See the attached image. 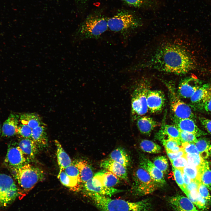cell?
I'll list each match as a JSON object with an SVG mask.
<instances>
[{
  "label": "cell",
  "mask_w": 211,
  "mask_h": 211,
  "mask_svg": "<svg viewBox=\"0 0 211 211\" xmlns=\"http://www.w3.org/2000/svg\"><path fill=\"white\" fill-rule=\"evenodd\" d=\"M181 37L162 39L147 53L142 60L130 68L147 69L183 75L195 67L194 60Z\"/></svg>",
  "instance_id": "obj_1"
},
{
  "label": "cell",
  "mask_w": 211,
  "mask_h": 211,
  "mask_svg": "<svg viewBox=\"0 0 211 211\" xmlns=\"http://www.w3.org/2000/svg\"><path fill=\"white\" fill-rule=\"evenodd\" d=\"M84 192L100 211L152 210V205L148 199L130 202L121 199H112L95 193L86 191Z\"/></svg>",
  "instance_id": "obj_2"
},
{
  "label": "cell",
  "mask_w": 211,
  "mask_h": 211,
  "mask_svg": "<svg viewBox=\"0 0 211 211\" xmlns=\"http://www.w3.org/2000/svg\"><path fill=\"white\" fill-rule=\"evenodd\" d=\"M107 20L101 16H88L73 33L72 42L99 38L108 29Z\"/></svg>",
  "instance_id": "obj_3"
},
{
  "label": "cell",
  "mask_w": 211,
  "mask_h": 211,
  "mask_svg": "<svg viewBox=\"0 0 211 211\" xmlns=\"http://www.w3.org/2000/svg\"><path fill=\"white\" fill-rule=\"evenodd\" d=\"M108 29L126 38L132 31L142 26V17L134 13L121 12L107 20Z\"/></svg>",
  "instance_id": "obj_4"
},
{
  "label": "cell",
  "mask_w": 211,
  "mask_h": 211,
  "mask_svg": "<svg viewBox=\"0 0 211 211\" xmlns=\"http://www.w3.org/2000/svg\"><path fill=\"white\" fill-rule=\"evenodd\" d=\"M135 87L131 97V114L134 120L143 116L148 110L147 96L150 90V82L148 79L142 78Z\"/></svg>",
  "instance_id": "obj_5"
},
{
  "label": "cell",
  "mask_w": 211,
  "mask_h": 211,
  "mask_svg": "<svg viewBox=\"0 0 211 211\" xmlns=\"http://www.w3.org/2000/svg\"><path fill=\"white\" fill-rule=\"evenodd\" d=\"M14 178L21 189L28 192L39 182L45 179L44 172L39 168L28 164L22 167L12 170Z\"/></svg>",
  "instance_id": "obj_6"
},
{
  "label": "cell",
  "mask_w": 211,
  "mask_h": 211,
  "mask_svg": "<svg viewBox=\"0 0 211 211\" xmlns=\"http://www.w3.org/2000/svg\"><path fill=\"white\" fill-rule=\"evenodd\" d=\"M19 189L11 177L0 173V209L11 204L19 195Z\"/></svg>",
  "instance_id": "obj_7"
},
{
  "label": "cell",
  "mask_w": 211,
  "mask_h": 211,
  "mask_svg": "<svg viewBox=\"0 0 211 211\" xmlns=\"http://www.w3.org/2000/svg\"><path fill=\"white\" fill-rule=\"evenodd\" d=\"M133 179V190L138 195L144 196L150 194L159 187L148 172L139 166L134 173Z\"/></svg>",
  "instance_id": "obj_8"
},
{
  "label": "cell",
  "mask_w": 211,
  "mask_h": 211,
  "mask_svg": "<svg viewBox=\"0 0 211 211\" xmlns=\"http://www.w3.org/2000/svg\"><path fill=\"white\" fill-rule=\"evenodd\" d=\"M165 84L168 90L170 106L174 118L195 119V115L191 108L181 100L173 86L168 83H166Z\"/></svg>",
  "instance_id": "obj_9"
},
{
  "label": "cell",
  "mask_w": 211,
  "mask_h": 211,
  "mask_svg": "<svg viewBox=\"0 0 211 211\" xmlns=\"http://www.w3.org/2000/svg\"><path fill=\"white\" fill-rule=\"evenodd\" d=\"M28 162L17 143L9 144L4 161L6 166L13 170L28 164Z\"/></svg>",
  "instance_id": "obj_10"
},
{
  "label": "cell",
  "mask_w": 211,
  "mask_h": 211,
  "mask_svg": "<svg viewBox=\"0 0 211 211\" xmlns=\"http://www.w3.org/2000/svg\"><path fill=\"white\" fill-rule=\"evenodd\" d=\"M201 81L192 76L182 80L178 86L177 93L185 98H190L202 85Z\"/></svg>",
  "instance_id": "obj_11"
},
{
  "label": "cell",
  "mask_w": 211,
  "mask_h": 211,
  "mask_svg": "<svg viewBox=\"0 0 211 211\" xmlns=\"http://www.w3.org/2000/svg\"><path fill=\"white\" fill-rule=\"evenodd\" d=\"M139 166L148 172L151 178L159 187L165 184L166 181L163 173L148 158L143 156H141Z\"/></svg>",
  "instance_id": "obj_12"
},
{
  "label": "cell",
  "mask_w": 211,
  "mask_h": 211,
  "mask_svg": "<svg viewBox=\"0 0 211 211\" xmlns=\"http://www.w3.org/2000/svg\"><path fill=\"white\" fill-rule=\"evenodd\" d=\"M147 102L148 110L152 113L159 112L165 105L164 94L160 90H150L147 95Z\"/></svg>",
  "instance_id": "obj_13"
},
{
  "label": "cell",
  "mask_w": 211,
  "mask_h": 211,
  "mask_svg": "<svg viewBox=\"0 0 211 211\" xmlns=\"http://www.w3.org/2000/svg\"><path fill=\"white\" fill-rule=\"evenodd\" d=\"M168 202L174 211H199L187 197L182 195L172 196Z\"/></svg>",
  "instance_id": "obj_14"
},
{
  "label": "cell",
  "mask_w": 211,
  "mask_h": 211,
  "mask_svg": "<svg viewBox=\"0 0 211 211\" xmlns=\"http://www.w3.org/2000/svg\"><path fill=\"white\" fill-rule=\"evenodd\" d=\"M175 125L181 131L194 134L196 137L207 135V133L200 129L194 120L189 118L178 119L174 118Z\"/></svg>",
  "instance_id": "obj_15"
},
{
  "label": "cell",
  "mask_w": 211,
  "mask_h": 211,
  "mask_svg": "<svg viewBox=\"0 0 211 211\" xmlns=\"http://www.w3.org/2000/svg\"><path fill=\"white\" fill-rule=\"evenodd\" d=\"M100 166L111 172L118 178L125 180L128 179L126 167L110 158L102 160Z\"/></svg>",
  "instance_id": "obj_16"
},
{
  "label": "cell",
  "mask_w": 211,
  "mask_h": 211,
  "mask_svg": "<svg viewBox=\"0 0 211 211\" xmlns=\"http://www.w3.org/2000/svg\"><path fill=\"white\" fill-rule=\"evenodd\" d=\"M19 119L18 115L11 113L3 123L1 131L2 136L10 137L17 134Z\"/></svg>",
  "instance_id": "obj_17"
},
{
  "label": "cell",
  "mask_w": 211,
  "mask_h": 211,
  "mask_svg": "<svg viewBox=\"0 0 211 211\" xmlns=\"http://www.w3.org/2000/svg\"><path fill=\"white\" fill-rule=\"evenodd\" d=\"M18 144L28 161L34 158L38 152V147L31 139L23 138Z\"/></svg>",
  "instance_id": "obj_18"
},
{
  "label": "cell",
  "mask_w": 211,
  "mask_h": 211,
  "mask_svg": "<svg viewBox=\"0 0 211 211\" xmlns=\"http://www.w3.org/2000/svg\"><path fill=\"white\" fill-rule=\"evenodd\" d=\"M156 137L161 141L172 138L180 140V131L175 125L164 124L157 133Z\"/></svg>",
  "instance_id": "obj_19"
},
{
  "label": "cell",
  "mask_w": 211,
  "mask_h": 211,
  "mask_svg": "<svg viewBox=\"0 0 211 211\" xmlns=\"http://www.w3.org/2000/svg\"><path fill=\"white\" fill-rule=\"evenodd\" d=\"M136 120L137 125L139 130L141 133L145 135L150 134L159 125L152 118L147 116H141Z\"/></svg>",
  "instance_id": "obj_20"
},
{
  "label": "cell",
  "mask_w": 211,
  "mask_h": 211,
  "mask_svg": "<svg viewBox=\"0 0 211 211\" xmlns=\"http://www.w3.org/2000/svg\"><path fill=\"white\" fill-rule=\"evenodd\" d=\"M31 138L38 148L45 147L48 141L46 124H45L33 129Z\"/></svg>",
  "instance_id": "obj_21"
},
{
  "label": "cell",
  "mask_w": 211,
  "mask_h": 211,
  "mask_svg": "<svg viewBox=\"0 0 211 211\" xmlns=\"http://www.w3.org/2000/svg\"><path fill=\"white\" fill-rule=\"evenodd\" d=\"M84 191L95 193L103 195L111 196L113 195L122 191V190L113 187H109L99 185H93L88 180L84 184L83 186Z\"/></svg>",
  "instance_id": "obj_22"
},
{
  "label": "cell",
  "mask_w": 211,
  "mask_h": 211,
  "mask_svg": "<svg viewBox=\"0 0 211 211\" xmlns=\"http://www.w3.org/2000/svg\"><path fill=\"white\" fill-rule=\"evenodd\" d=\"M19 121L21 123L28 125L32 129L45 123L41 117L36 113H26L21 114Z\"/></svg>",
  "instance_id": "obj_23"
},
{
  "label": "cell",
  "mask_w": 211,
  "mask_h": 211,
  "mask_svg": "<svg viewBox=\"0 0 211 211\" xmlns=\"http://www.w3.org/2000/svg\"><path fill=\"white\" fill-rule=\"evenodd\" d=\"M104 186L112 187L120 182L118 177L108 171H103L95 174L94 176Z\"/></svg>",
  "instance_id": "obj_24"
},
{
  "label": "cell",
  "mask_w": 211,
  "mask_h": 211,
  "mask_svg": "<svg viewBox=\"0 0 211 211\" xmlns=\"http://www.w3.org/2000/svg\"><path fill=\"white\" fill-rule=\"evenodd\" d=\"M55 142L56 147L57 161L60 172L72 163L70 157L65 151L59 142L56 140Z\"/></svg>",
  "instance_id": "obj_25"
},
{
  "label": "cell",
  "mask_w": 211,
  "mask_h": 211,
  "mask_svg": "<svg viewBox=\"0 0 211 211\" xmlns=\"http://www.w3.org/2000/svg\"><path fill=\"white\" fill-rule=\"evenodd\" d=\"M61 183L74 191H78L81 188V183L76 179L68 176L64 170L59 172L57 176Z\"/></svg>",
  "instance_id": "obj_26"
},
{
  "label": "cell",
  "mask_w": 211,
  "mask_h": 211,
  "mask_svg": "<svg viewBox=\"0 0 211 211\" xmlns=\"http://www.w3.org/2000/svg\"><path fill=\"white\" fill-rule=\"evenodd\" d=\"M74 164L79 170L81 183L84 184L93 177L92 168L86 161H81Z\"/></svg>",
  "instance_id": "obj_27"
},
{
  "label": "cell",
  "mask_w": 211,
  "mask_h": 211,
  "mask_svg": "<svg viewBox=\"0 0 211 211\" xmlns=\"http://www.w3.org/2000/svg\"><path fill=\"white\" fill-rule=\"evenodd\" d=\"M199 154L204 159L208 158L211 155V144L210 141L205 137H200L195 144Z\"/></svg>",
  "instance_id": "obj_28"
},
{
  "label": "cell",
  "mask_w": 211,
  "mask_h": 211,
  "mask_svg": "<svg viewBox=\"0 0 211 211\" xmlns=\"http://www.w3.org/2000/svg\"><path fill=\"white\" fill-rule=\"evenodd\" d=\"M109 158L125 167L129 164V157L125 150L121 147H118L112 151Z\"/></svg>",
  "instance_id": "obj_29"
},
{
  "label": "cell",
  "mask_w": 211,
  "mask_h": 211,
  "mask_svg": "<svg viewBox=\"0 0 211 211\" xmlns=\"http://www.w3.org/2000/svg\"><path fill=\"white\" fill-rule=\"evenodd\" d=\"M200 178L201 182L211 190V170L208 161L205 160L202 167Z\"/></svg>",
  "instance_id": "obj_30"
},
{
  "label": "cell",
  "mask_w": 211,
  "mask_h": 211,
  "mask_svg": "<svg viewBox=\"0 0 211 211\" xmlns=\"http://www.w3.org/2000/svg\"><path fill=\"white\" fill-rule=\"evenodd\" d=\"M210 86L209 84H205L197 89L190 97L191 103L193 104L201 103Z\"/></svg>",
  "instance_id": "obj_31"
},
{
  "label": "cell",
  "mask_w": 211,
  "mask_h": 211,
  "mask_svg": "<svg viewBox=\"0 0 211 211\" xmlns=\"http://www.w3.org/2000/svg\"><path fill=\"white\" fill-rule=\"evenodd\" d=\"M139 145L141 149L145 152L152 154H157L161 152V147L150 140H143L140 142Z\"/></svg>",
  "instance_id": "obj_32"
},
{
  "label": "cell",
  "mask_w": 211,
  "mask_h": 211,
  "mask_svg": "<svg viewBox=\"0 0 211 211\" xmlns=\"http://www.w3.org/2000/svg\"><path fill=\"white\" fill-rule=\"evenodd\" d=\"M202 167H195L187 164L182 171L192 180H195L201 182Z\"/></svg>",
  "instance_id": "obj_33"
},
{
  "label": "cell",
  "mask_w": 211,
  "mask_h": 211,
  "mask_svg": "<svg viewBox=\"0 0 211 211\" xmlns=\"http://www.w3.org/2000/svg\"><path fill=\"white\" fill-rule=\"evenodd\" d=\"M186 158L188 165L197 167H202L205 161L199 154H187Z\"/></svg>",
  "instance_id": "obj_34"
},
{
  "label": "cell",
  "mask_w": 211,
  "mask_h": 211,
  "mask_svg": "<svg viewBox=\"0 0 211 211\" xmlns=\"http://www.w3.org/2000/svg\"><path fill=\"white\" fill-rule=\"evenodd\" d=\"M154 165L163 173L166 174L168 171L169 164L167 159L164 156H158L153 160Z\"/></svg>",
  "instance_id": "obj_35"
},
{
  "label": "cell",
  "mask_w": 211,
  "mask_h": 211,
  "mask_svg": "<svg viewBox=\"0 0 211 211\" xmlns=\"http://www.w3.org/2000/svg\"><path fill=\"white\" fill-rule=\"evenodd\" d=\"M172 169L174 178L177 183L181 190L185 193L186 192V186L183 182L182 175V169L173 167Z\"/></svg>",
  "instance_id": "obj_36"
},
{
  "label": "cell",
  "mask_w": 211,
  "mask_h": 211,
  "mask_svg": "<svg viewBox=\"0 0 211 211\" xmlns=\"http://www.w3.org/2000/svg\"><path fill=\"white\" fill-rule=\"evenodd\" d=\"M64 170L68 176L76 179L81 183L79 170L74 164L72 163Z\"/></svg>",
  "instance_id": "obj_37"
},
{
  "label": "cell",
  "mask_w": 211,
  "mask_h": 211,
  "mask_svg": "<svg viewBox=\"0 0 211 211\" xmlns=\"http://www.w3.org/2000/svg\"><path fill=\"white\" fill-rule=\"evenodd\" d=\"M32 130L28 125L21 123L18 125L17 134L23 138L31 139Z\"/></svg>",
  "instance_id": "obj_38"
},
{
  "label": "cell",
  "mask_w": 211,
  "mask_h": 211,
  "mask_svg": "<svg viewBox=\"0 0 211 211\" xmlns=\"http://www.w3.org/2000/svg\"><path fill=\"white\" fill-rule=\"evenodd\" d=\"M180 130V140L181 143L185 142L195 144L197 141L196 136L193 134Z\"/></svg>",
  "instance_id": "obj_39"
},
{
  "label": "cell",
  "mask_w": 211,
  "mask_h": 211,
  "mask_svg": "<svg viewBox=\"0 0 211 211\" xmlns=\"http://www.w3.org/2000/svg\"><path fill=\"white\" fill-rule=\"evenodd\" d=\"M166 152H169L174 147L180 146L181 142L180 140L170 138L161 141Z\"/></svg>",
  "instance_id": "obj_40"
},
{
  "label": "cell",
  "mask_w": 211,
  "mask_h": 211,
  "mask_svg": "<svg viewBox=\"0 0 211 211\" xmlns=\"http://www.w3.org/2000/svg\"><path fill=\"white\" fill-rule=\"evenodd\" d=\"M201 105L207 112H211V86L207 89V93L201 102Z\"/></svg>",
  "instance_id": "obj_41"
},
{
  "label": "cell",
  "mask_w": 211,
  "mask_h": 211,
  "mask_svg": "<svg viewBox=\"0 0 211 211\" xmlns=\"http://www.w3.org/2000/svg\"><path fill=\"white\" fill-rule=\"evenodd\" d=\"M171 162L173 167L183 169L187 165L186 155L177 158Z\"/></svg>",
  "instance_id": "obj_42"
},
{
  "label": "cell",
  "mask_w": 211,
  "mask_h": 211,
  "mask_svg": "<svg viewBox=\"0 0 211 211\" xmlns=\"http://www.w3.org/2000/svg\"><path fill=\"white\" fill-rule=\"evenodd\" d=\"M181 147L187 154H199L198 149L195 144L186 142L182 143Z\"/></svg>",
  "instance_id": "obj_43"
},
{
  "label": "cell",
  "mask_w": 211,
  "mask_h": 211,
  "mask_svg": "<svg viewBox=\"0 0 211 211\" xmlns=\"http://www.w3.org/2000/svg\"><path fill=\"white\" fill-rule=\"evenodd\" d=\"M198 191L200 195L207 202L210 201L211 196L208 188L201 182L199 184Z\"/></svg>",
  "instance_id": "obj_44"
},
{
  "label": "cell",
  "mask_w": 211,
  "mask_h": 211,
  "mask_svg": "<svg viewBox=\"0 0 211 211\" xmlns=\"http://www.w3.org/2000/svg\"><path fill=\"white\" fill-rule=\"evenodd\" d=\"M202 125L211 135V120L203 117H199Z\"/></svg>",
  "instance_id": "obj_45"
},
{
  "label": "cell",
  "mask_w": 211,
  "mask_h": 211,
  "mask_svg": "<svg viewBox=\"0 0 211 211\" xmlns=\"http://www.w3.org/2000/svg\"><path fill=\"white\" fill-rule=\"evenodd\" d=\"M201 182L195 180H192L190 183L186 186V195L188 193L194 190H198L199 186Z\"/></svg>",
  "instance_id": "obj_46"
},
{
  "label": "cell",
  "mask_w": 211,
  "mask_h": 211,
  "mask_svg": "<svg viewBox=\"0 0 211 211\" xmlns=\"http://www.w3.org/2000/svg\"><path fill=\"white\" fill-rule=\"evenodd\" d=\"M167 154L171 161L177 158L187 155V154L185 152L182 148L180 151L177 152H167Z\"/></svg>",
  "instance_id": "obj_47"
},
{
  "label": "cell",
  "mask_w": 211,
  "mask_h": 211,
  "mask_svg": "<svg viewBox=\"0 0 211 211\" xmlns=\"http://www.w3.org/2000/svg\"><path fill=\"white\" fill-rule=\"evenodd\" d=\"M129 6L141 10V5L140 0H123Z\"/></svg>",
  "instance_id": "obj_48"
},
{
  "label": "cell",
  "mask_w": 211,
  "mask_h": 211,
  "mask_svg": "<svg viewBox=\"0 0 211 211\" xmlns=\"http://www.w3.org/2000/svg\"><path fill=\"white\" fill-rule=\"evenodd\" d=\"M182 175L184 185L186 186L189 184L192 181L191 179L186 175L182 170Z\"/></svg>",
  "instance_id": "obj_49"
},
{
  "label": "cell",
  "mask_w": 211,
  "mask_h": 211,
  "mask_svg": "<svg viewBox=\"0 0 211 211\" xmlns=\"http://www.w3.org/2000/svg\"><path fill=\"white\" fill-rule=\"evenodd\" d=\"M182 148L180 146H176L173 148L169 153H175L180 151Z\"/></svg>",
  "instance_id": "obj_50"
},
{
  "label": "cell",
  "mask_w": 211,
  "mask_h": 211,
  "mask_svg": "<svg viewBox=\"0 0 211 211\" xmlns=\"http://www.w3.org/2000/svg\"><path fill=\"white\" fill-rule=\"evenodd\" d=\"M77 2L84 3L86 2L88 0H76Z\"/></svg>",
  "instance_id": "obj_51"
},
{
  "label": "cell",
  "mask_w": 211,
  "mask_h": 211,
  "mask_svg": "<svg viewBox=\"0 0 211 211\" xmlns=\"http://www.w3.org/2000/svg\"><path fill=\"white\" fill-rule=\"evenodd\" d=\"M1 126H0V134L1 133Z\"/></svg>",
  "instance_id": "obj_52"
}]
</instances>
